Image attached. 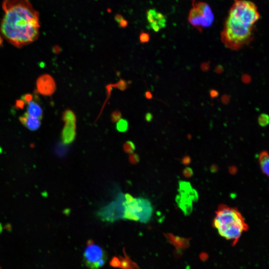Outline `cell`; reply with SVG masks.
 <instances>
[{
	"mask_svg": "<svg viewBox=\"0 0 269 269\" xmlns=\"http://www.w3.org/2000/svg\"><path fill=\"white\" fill-rule=\"evenodd\" d=\"M214 20V14L207 3L200 1L195 2V0H193L188 21L194 28L201 32L204 28L210 27Z\"/></svg>",
	"mask_w": 269,
	"mask_h": 269,
	"instance_id": "5b68a950",
	"label": "cell"
},
{
	"mask_svg": "<svg viewBox=\"0 0 269 269\" xmlns=\"http://www.w3.org/2000/svg\"><path fill=\"white\" fill-rule=\"evenodd\" d=\"M242 80L244 83L248 84L250 82L251 78L250 75L247 74H244L242 77Z\"/></svg>",
	"mask_w": 269,
	"mask_h": 269,
	"instance_id": "cb8c5ba5",
	"label": "cell"
},
{
	"mask_svg": "<svg viewBox=\"0 0 269 269\" xmlns=\"http://www.w3.org/2000/svg\"><path fill=\"white\" fill-rule=\"evenodd\" d=\"M201 68L204 71H207L210 69V64L208 62L202 63L201 65Z\"/></svg>",
	"mask_w": 269,
	"mask_h": 269,
	"instance_id": "d4e9b609",
	"label": "cell"
},
{
	"mask_svg": "<svg viewBox=\"0 0 269 269\" xmlns=\"http://www.w3.org/2000/svg\"><path fill=\"white\" fill-rule=\"evenodd\" d=\"M26 114L29 116L41 119L42 110L40 105L35 101L30 99L27 102Z\"/></svg>",
	"mask_w": 269,
	"mask_h": 269,
	"instance_id": "5bb4252c",
	"label": "cell"
},
{
	"mask_svg": "<svg viewBox=\"0 0 269 269\" xmlns=\"http://www.w3.org/2000/svg\"><path fill=\"white\" fill-rule=\"evenodd\" d=\"M2 226L1 224L0 223V234L2 232Z\"/></svg>",
	"mask_w": 269,
	"mask_h": 269,
	"instance_id": "836d02e7",
	"label": "cell"
},
{
	"mask_svg": "<svg viewBox=\"0 0 269 269\" xmlns=\"http://www.w3.org/2000/svg\"><path fill=\"white\" fill-rule=\"evenodd\" d=\"M129 160L132 164H136L139 161V156L136 153H131L129 157Z\"/></svg>",
	"mask_w": 269,
	"mask_h": 269,
	"instance_id": "7402d4cb",
	"label": "cell"
},
{
	"mask_svg": "<svg viewBox=\"0 0 269 269\" xmlns=\"http://www.w3.org/2000/svg\"><path fill=\"white\" fill-rule=\"evenodd\" d=\"M117 130L121 133H124L128 131L129 128V123L126 119H120L116 124Z\"/></svg>",
	"mask_w": 269,
	"mask_h": 269,
	"instance_id": "2e32d148",
	"label": "cell"
},
{
	"mask_svg": "<svg viewBox=\"0 0 269 269\" xmlns=\"http://www.w3.org/2000/svg\"><path fill=\"white\" fill-rule=\"evenodd\" d=\"M1 34L0 32V48L2 45V36H1Z\"/></svg>",
	"mask_w": 269,
	"mask_h": 269,
	"instance_id": "d6a6232c",
	"label": "cell"
},
{
	"mask_svg": "<svg viewBox=\"0 0 269 269\" xmlns=\"http://www.w3.org/2000/svg\"><path fill=\"white\" fill-rule=\"evenodd\" d=\"M124 17L120 14H117L114 17L115 20L118 23Z\"/></svg>",
	"mask_w": 269,
	"mask_h": 269,
	"instance_id": "f546056e",
	"label": "cell"
},
{
	"mask_svg": "<svg viewBox=\"0 0 269 269\" xmlns=\"http://www.w3.org/2000/svg\"><path fill=\"white\" fill-rule=\"evenodd\" d=\"M38 91L43 95H50L55 89V84L54 80L48 75L40 77L37 83Z\"/></svg>",
	"mask_w": 269,
	"mask_h": 269,
	"instance_id": "7c38bea8",
	"label": "cell"
},
{
	"mask_svg": "<svg viewBox=\"0 0 269 269\" xmlns=\"http://www.w3.org/2000/svg\"><path fill=\"white\" fill-rule=\"evenodd\" d=\"M224 71L223 66L221 65H217L215 68V71L218 74L222 73Z\"/></svg>",
	"mask_w": 269,
	"mask_h": 269,
	"instance_id": "83f0119b",
	"label": "cell"
},
{
	"mask_svg": "<svg viewBox=\"0 0 269 269\" xmlns=\"http://www.w3.org/2000/svg\"><path fill=\"white\" fill-rule=\"evenodd\" d=\"M210 95L212 98H215L218 96V92L214 89H212L210 91Z\"/></svg>",
	"mask_w": 269,
	"mask_h": 269,
	"instance_id": "484cf974",
	"label": "cell"
},
{
	"mask_svg": "<svg viewBox=\"0 0 269 269\" xmlns=\"http://www.w3.org/2000/svg\"><path fill=\"white\" fill-rule=\"evenodd\" d=\"M258 122L261 127H266L269 123V115L265 113L261 114L258 117Z\"/></svg>",
	"mask_w": 269,
	"mask_h": 269,
	"instance_id": "e0dca14e",
	"label": "cell"
},
{
	"mask_svg": "<svg viewBox=\"0 0 269 269\" xmlns=\"http://www.w3.org/2000/svg\"><path fill=\"white\" fill-rule=\"evenodd\" d=\"M213 225L220 236L234 242L237 241L248 228L238 209L226 205L218 207Z\"/></svg>",
	"mask_w": 269,
	"mask_h": 269,
	"instance_id": "7a4b0ae2",
	"label": "cell"
},
{
	"mask_svg": "<svg viewBox=\"0 0 269 269\" xmlns=\"http://www.w3.org/2000/svg\"><path fill=\"white\" fill-rule=\"evenodd\" d=\"M4 228L8 231H10L11 230V226L10 224H6L4 226Z\"/></svg>",
	"mask_w": 269,
	"mask_h": 269,
	"instance_id": "1f68e13d",
	"label": "cell"
},
{
	"mask_svg": "<svg viewBox=\"0 0 269 269\" xmlns=\"http://www.w3.org/2000/svg\"><path fill=\"white\" fill-rule=\"evenodd\" d=\"M83 253V261L90 269H99L103 267L107 260L105 251L99 245L89 240Z\"/></svg>",
	"mask_w": 269,
	"mask_h": 269,
	"instance_id": "ba28073f",
	"label": "cell"
},
{
	"mask_svg": "<svg viewBox=\"0 0 269 269\" xmlns=\"http://www.w3.org/2000/svg\"><path fill=\"white\" fill-rule=\"evenodd\" d=\"M124 212L123 219L147 223L150 219L153 208L149 200L142 198H134L131 194L124 195Z\"/></svg>",
	"mask_w": 269,
	"mask_h": 269,
	"instance_id": "277c9868",
	"label": "cell"
},
{
	"mask_svg": "<svg viewBox=\"0 0 269 269\" xmlns=\"http://www.w3.org/2000/svg\"><path fill=\"white\" fill-rule=\"evenodd\" d=\"M150 39L148 33L145 32H141L139 36V42L141 43H145L149 41Z\"/></svg>",
	"mask_w": 269,
	"mask_h": 269,
	"instance_id": "44dd1931",
	"label": "cell"
},
{
	"mask_svg": "<svg viewBox=\"0 0 269 269\" xmlns=\"http://www.w3.org/2000/svg\"><path fill=\"white\" fill-rule=\"evenodd\" d=\"M180 194L177 198V200L181 208L186 213H189L192 209V200L197 198L193 189L190 184L185 182L180 184Z\"/></svg>",
	"mask_w": 269,
	"mask_h": 269,
	"instance_id": "9c48e42d",
	"label": "cell"
},
{
	"mask_svg": "<svg viewBox=\"0 0 269 269\" xmlns=\"http://www.w3.org/2000/svg\"><path fill=\"white\" fill-rule=\"evenodd\" d=\"M128 24V21L124 18L118 23V26L121 28H125Z\"/></svg>",
	"mask_w": 269,
	"mask_h": 269,
	"instance_id": "603a6c76",
	"label": "cell"
},
{
	"mask_svg": "<svg viewBox=\"0 0 269 269\" xmlns=\"http://www.w3.org/2000/svg\"><path fill=\"white\" fill-rule=\"evenodd\" d=\"M152 119H153V116L150 113L148 112L145 114V120L147 122H151Z\"/></svg>",
	"mask_w": 269,
	"mask_h": 269,
	"instance_id": "4316f807",
	"label": "cell"
},
{
	"mask_svg": "<svg viewBox=\"0 0 269 269\" xmlns=\"http://www.w3.org/2000/svg\"><path fill=\"white\" fill-rule=\"evenodd\" d=\"M222 102L224 104H227L230 101V98L228 95H223L222 97Z\"/></svg>",
	"mask_w": 269,
	"mask_h": 269,
	"instance_id": "f1b7e54d",
	"label": "cell"
},
{
	"mask_svg": "<svg viewBox=\"0 0 269 269\" xmlns=\"http://www.w3.org/2000/svg\"><path fill=\"white\" fill-rule=\"evenodd\" d=\"M124 201V194L122 192L119 193L114 200L97 212V216L102 221L111 223L123 219Z\"/></svg>",
	"mask_w": 269,
	"mask_h": 269,
	"instance_id": "52a82bcc",
	"label": "cell"
},
{
	"mask_svg": "<svg viewBox=\"0 0 269 269\" xmlns=\"http://www.w3.org/2000/svg\"><path fill=\"white\" fill-rule=\"evenodd\" d=\"M259 161L262 171L266 175H269V157L268 152L262 151L259 157Z\"/></svg>",
	"mask_w": 269,
	"mask_h": 269,
	"instance_id": "9a60e30c",
	"label": "cell"
},
{
	"mask_svg": "<svg viewBox=\"0 0 269 269\" xmlns=\"http://www.w3.org/2000/svg\"><path fill=\"white\" fill-rule=\"evenodd\" d=\"M2 7L0 32L9 43L21 47L37 39L39 14L28 0H3Z\"/></svg>",
	"mask_w": 269,
	"mask_h": 269,
	"instance_id": "6da1fadb",
	"label": "cell"
},
{
	"mask_svg": "<svg viewBox=\"0 0 269 269\" xmlns=\"http://www.w3.org/2000/svg\"><path fill=\"white\" fill-rule=\"evenodd\" d=\"M221 40L225 46L238 50L250 43L254 38V26L228 14L220 33Z\"/></svg>",
	"mask_w": 269,
	"mask_h": 269,
	"instance_id": "3957f363",
	"label": "cell"
},
{
	"mask_svg": "<svg viewBox=\"0 0 269 269\" xmlns=\"http://www.w3.org/2000/svg\"><path fill=\"white\" fill-rule=\"evenodd\" d=\"M146 18L149 28L155 32H158L166 26L165 16L154 8L149 9L147 11Z\"/></svg>",
	"mask_w": 269,
	"mask_h": 269,
	"instance_id": "30bf717a",
	"label": "cell"
},
{
	"mask_svg": "<svg viewBox=\"0 0 269 269\" xmlns=\"http://www.w3.org/2000/svg\"><path fill=\"white\" fill-rule=\"evenodd\" d=\"M127 84L126 81L121 79L117 83L111 85L112 87H116L121 91H124L128 88Z\"/></svg>",
	"mask_w": 269,
	"mask_h": 269,
	"instance_id": "d6986e66",
	"label": "cell"
},
{
	"mask_svg": "<svg viewBox=\"0 0 269 269\" xmlns=\"http://www.w3.org/2000/svg\"><path fill=\"white\" fill-rule=\"evenodd\" d=\"M122 117L121 112L118 110H115L111 115V120L112 123L117 122Z\"/></svg>",
	"mask_w": 269,
	"mask_h": 269,
	"instance_id": "ffe728a7",
	"label": "cell"
},
{
	"mask_svg": "<svg viewBox=\"0 0 269 269\" xmlns=\"http://www.w3.org/2000/svg\"><path fill=\"white\" fill-rule=\"evenodd\" d=\"M41 119L28 115L25 113L20 118L21 123L31 131H36L40 126Z\"/></svg>",
	"mask_w": 269,
	"mask_h": 269,
	"instance_id": "4fadbf2b",
	"label": "cell"
},
{
	"mask_svg": "<svg viewBox=\"0 0 269 269\" xmlns=\"http://www.w3.org/2000/svg\"><path fill=\"white\" fill-rule=\"evenodd\" d=\"M145 97L148 100L151 99L152 98V95L149 91H146L145 92Z\"/></svg>",
	"mask_w": 269,
	"mask_h": 269,
	"instance_id": "4dcf8cb0",
	"label": "cell"
},
{
	"mask_svg": "<svg viewBox=\"0 0 269 269\" xmlns=\"http://www.w3.org/2000/svg\"><path fill=\"white\" fill-rule=\"evenodd\" d=\"M65 126L62 130L61 138L64 143L72 142L76 135V120H65Z\"/></svg>",
	"mask_w": 269,
	"mask_h": 269,
	"instance_id": "8fae6325",
	"label": "cell"
},
{
	"mask_svg": "<svg viewBox=\"0 0 269 269\" xmlns=\"http://www.w3.org/2000/svg\"><path fill=\"white\" fill-rule=\"evenodd\" d=\"M135 146L133 142L130 140L126 141L123 144V149L127 153H132L134 151Z\"/></svg>",
	"mask_w": 269,
	"mask_h": 269,
	"instance_id": "ac0fdd59",
	"label": "cell"
},
{
	"mask_svg": "<svg viewBox=\"0 0 269 269\" xmlns=\"http://www.w3.org/2000/svg\"><path fill=\"white\" fill-rule=\"evenodd\" d=\"M228 14L236 17L251 26L260 18V14L256 4L248 0H234Z\"/></svg>",
	"mask_w": 269,
	"mask_h": 269,
	"instance_id": "8992f818",
	"label": "cell"
}]
</instances>
